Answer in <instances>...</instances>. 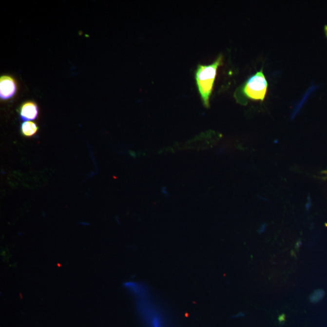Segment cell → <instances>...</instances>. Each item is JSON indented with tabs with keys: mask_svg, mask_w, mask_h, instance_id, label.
<instances>
[{
	"mask_svg": "<svg viewBox=\"0 0 327 327\" xmlns=\"http://www.w3.org/2000/svg\"><path fill=\"white\" fill-rule=\"evenodd\" d=\"M223 57L219 56L213 63L209 65H199L196 69L195 79L199 94L204 106L209 107V99L214 82L215 81L217 70L221 64Z\"/></svg>",
	"mask_w": 327,
	"mask_h": 327,
	"instance_id": "cell-1",
	"label": "cell"
},
{
	"mask_svg": "<svg viewBox=\"0 0 327 327\" xmlns=\"http://www.w3.org/2000/svg\"><path fill=\"white\" fill-rule=\"evenodd\" d=\"M267 87L268 82L263 70H261L246 81L243 86V92L247 98L263 101L266 96Z\"/></svg>",
	"mask_w": 327,
	"mask_h": 327,
	"instance_id": "cell-2",
	"label": "cell"
},
{
	"mask_svg": "<svg viewBox=\"0 0 327 327\" xmlns=\"http://www.w3.org/2000/svg\"><path fill=\"white\" fill-rule=\"evenodd\" d=\"M17 91V83L13 77L3 76L0 78V99L9 100L13 98Z\"/></svg>",
	"mask_w": 327,
	"mask_h": 327,
	"instance_id": "cell-3",
	"label": "cell"
},
{
	"mask_svg": "<svg viewBox=\"0 0 327 327\" xmlns=\"http://www.w3.org/2000/svg\"><path fill=\"white\" fill-rule=\"evenodd\" d=\"M19 111L20 118L24 122L34 120L38 117L39 114L38 105L36 102L32 101L22 103Z\"/></svg>",
	"mask_w": 327,
	"mask_h": 327,
	"instance_id": "cell-4",
	"label": "cell"
},
{
	"mask_svg": "<svg viewBox=\"0 0 327 327\" xmlns=\"http://www.w3.org/2000/svg\"><path fill=\"white\" fill-rule=\"evenodd\" d=\"M21 132L22 135L30 138L36 135L38 131V125L32 121H25L21 125Z\"/></svg>",
	"mask_w": 327,
	"mask_h": 327,
	"instance_id": "cell-5",
	"label": "cell"
},
{
	"mask_svg": "<svg viewBox=\"0 0 327 327\" xmlns=\"http://www.w3.org/2000/svg\"><path fill=\"white\" fill-rule=\"evenodd\" d=\"M324 292L323 290H316L309 296V300L313 303H316L323 298Z\"/></svg>",
	"mask_w": 327,
	"mask_h": 327,
	"instance_id": "cell-6",
	"label": "cell"
},
{
	"mask_svg": "<svg viewBox=\"0 0 327 327\" xmlns=\"http://www.w3.org/2000/svg\"><path fill=\"white\" fill-rule=\"evenodd\" d=\"M286 316L284 314H282L279 317L278 321L279 323H282L283 322L285 321Z\"/></svg>",
	"mask_w": 327,
	"mask_h": 327,
	"instance_id": "cell-7",
	"label": "cell"
},
{
	"mask_svg": "<svg viewBox=\"0 0 327 327\" xmlns=\"http://www.w3.org/2000/svg\"><path fill=\"white\" fill-rule=\"evenodd\" d=\"M325 32H326V34L327 37V25L325 26Z\"/></svg>",
	"mask_w": 327,
	"mask_h": 327,
	"instance_id": "cell-8",
	"label": "cell"
}]
</instances>
